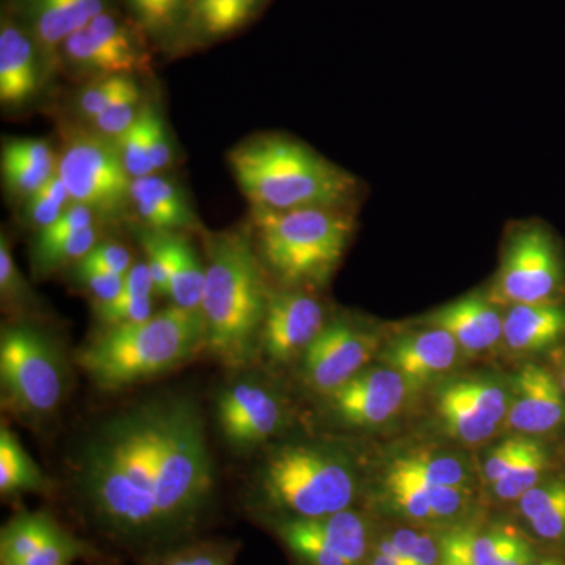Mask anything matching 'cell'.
<instances>
[{"label":"cell","instance_id":"49","mask_svg":"<svg viewBox=\"0 0 565 565\" xmlns=\"http://www.w3.org/2000/svg\"><path fill=\"white\" fill-rule=\"evenodd\" d=\"M440 565H475L470 552V531L459 530L441 537Z\"/></svg>","mask_w":565,"mask_h":565},{"label":"cell","instance_id":"52","mask_svg":"<svg viewBox=\"0 0 565 565\" xmlns=\"http://www.w3.org/2000/svg\"><path fill=\"white\" fill-rule=\"evenodd\" d=\"M534 564V552L531 545L527 544L525 539L520 541L515 552L509 557L508 564L505 565H533Z\"/></svg>","mask_w":565,"mask_h":565},{"label":"cell","instance_id":"25","mask_svg":"<svg viewBox=\"0 0 565 565\" xmlns=\"http://www.w3.org/2000/svg\"><path fill=\"white\" fill-rule=\"evenodd\" d=\"M169 269L172 305L202 313L206 266L188 236L182 233L156 232Z\"/></svg>","mask_w":565,"mask_h":565},{"label":"cell","instance_id":"44","mask_svg":"<svg viewBox=\"0 0 565 565\" xmlns=\"http://www.w3.org/2000/svg\"><path fill=\"white\" fill-rule=\"evenodd\" d=\"M74 277L95 305L109 303L117 299L125 285V275L109 273L102 267L79 262L74 266Z\"/></svg>","mask_w":565,"mask_h":565},{"label":"cell","instance_id":"22","mask_svg":"<svg viewBox=\"0 0 565 565\" xmlns=\"http://www.w3.org/2000/svg\"><path fill=\"white\" fill-rule=\"evenodd\" d=\"M269 0H191L177 46H207L239 32Z\"/></svg>","mask_w":565,"mask_h":565},{"label":"cell","instance_id":"21","mask_svg":"<svg viewBox=\"0 0 565 565\" xmlns=\"http://www.w3.org/2000/svg\"><path fill=\"white\" fill-rule=\"evenodd\" d=\"M43 65L39 50L25 29L11 14L0 24V103L21 107L40 90Z\"/></svg>","mask_w":565,"mask_h":565},{"label":"cell","instance_id":"33","mask_svg":"<svg viewBox=\"0 0 565 565\" xmlns=\"http://www.w3.org/2000/svg\"><path fill=\"white\" fill-rule=\"evenodd\" d=\"M234 553L230 542H193L151 553L143 565H233Z\"/></svg>","mask_w":565,"mask_h":565},{"label":"cell","instance_id":"16","mask_svg":"<svg viewBox=\"0 0 565 565\" xmlns=\"http://www.w3.org/2000/svg\"><path fill=\"white\" fill-rule=\"evenodd\" d=\"M85 555L84 542L63 530L47 512H21L0 534L2 564L73 565Z\"/></svg>","mask_w":565,"mask_h":565},{"label":"cell","instance_id":"47","mask_svg":"<svg viewBox=\"0 0 565 565\" xmlns=\"http://www.w3.org/2000/svg\"><path fill=\"white\" fill-rule=\"evenodd\" d=\"M564 500L565 481L556 479V481L544 482V484L539 482L533 489L527 490L516 503H519L520 514L531 522Z\"/></svg>","mask_w":565,"mask_h":565},{"label":"cell","instance_id":"38","mask_svg":"<svg viewBox=\"0 0 565 565\" xmlns=\"http://www.w3.org/2000/svg\"><path fill=\"white\" fill-rule=\"evenodd\" d=\"M385 487L392 498V503L408 519L416 520V522H437L438 519L429 503V498L415 479L388 468Z\"/></svg>","mask_w":565,"mask_h":565},{"label":"cell","instance_id":"30","mask_svg":"<svg viewBox=\"0 0 565 565\" xmlns=\"http://www.w3.org/2000/svg\"><path fill=\"white\" fill-rule=\"evenodd\" d=\"M285 544L310 565H349L305 519H285L277 525Z\"/></svg>","mask_w":565,"mask_h":565},{"label":"cell","instance_id":"51","mask_svg":"<svg viewBox=\"0 0 565 565\" xmlns=\"http://www.w3.org/2000/svg\"><path fill=\"white\" fill-rule=\"evenodd\" d=\"M412 559L415 565H440V546L429 534L419 533Z\"/></svg>","mask_w":565,"mask_h":565},{"label":"cell","instance_id":"55","mask_svg":"<svg viewBox=\"0 0 565 565\" xmlns=\"http://www.w3.org/2000/svg\"><path fill=\"white\" fill-rule=\"evenodd\" d=\"M2 565H11V564H2Z\"/></svg>","mask_w":565,"mask_h":565},{"label":"cell","instance_id":"34","mask_svg":"<svg viewBox=\"0 0 565 565\" xmlns=\"http://www.w3.org/2000/svg\"><path fill=\"white\" fill-rule=\"evenodd\" d=\"M546 465H548V456L544 446L535 444L522 459L519 460L503 476L500 481L494 482L492 492L498 500L501 501H519L527 492L541 482Z\"/></svg>","mask_w":565,"mask_h":565},{"label":"cell","instance_id":"36","mask_svg":"<svg viewBox=\"0 0 565 565\" xmlns=\"http://www.w3.org/2000/svg\"><path fill=\"white\" fill-rule=\"evenodd\" d=\"M0 299L3 310L9 313H24L39 305L31 286L14 264L6 234L0 239Z\"/></svg>","mask_w":565,"mask_h":565},{"label":"cell","instance_id":"40","mask_svg":"<svg viewBox=\"0 0 565 565\" xmlns=\"http://www.w3.org/2000/svg\"><path fill=\"white\" fill-rule=\"evenodd\" d=\"M152 297L154 296L121 292L117 299L109 303L95 305L93 313H95L96 321L99 322L102 329L143 322L154 315Z\"/></svg>","mask_w":565,"mask_h":565},{"label":"cell","instance_id":"53","mask_svg":"<svg viewBox=\"0 0 565 565\" xmlns=\"http://www.w3.org/2000/svg\"><path fill=\"white\" fill-rule=\"evenodd\" d=\"M556 377L565 393V348L559 349L555 355Z\"/></svg>","mask_w":565,"mask_h":565},{"label":"cell","instance_id":"11","mask_svg":"<svg viewBox=\"0 0 565 565\" xmlns=\"http://www.w3.org/2000/svg\"><path fill=\"white\" fill-rule=\"evenodd\" d=\"M223 385L214 401L215 424L223 444L236 455H248L285 429L286 408L280 394L255 375Z\"/></svg>","mask_w":565,"mask_h":565},{"label":"cell","instance_id":"24","mask_svg":"<svg viewBox=\"0 0 565 565\" xmlns=\"http://www.w3.org/2000/svg\"><path fill=\"white\" fill-rule=\"evenodd\" d=\"M58 156L41 139L9 140L2 150V174L13 195L28 199L57 172Z\"/></svg>","mask_w":565,"mask_h":565},{"label":"cell","instance_id":"54","mask_svg":"<svg viewBox=\"0 0 565 565\" xmlns=\"http://www.w3.org/2000/svg\"><path fill=\"white\" fill-rule=\"evenodd\" d=\"M370 565H397V564L394 563L392 557H388L386 555H382V553L375 552L373 561H371Z\"/></svg>","mask_w":565,"mask_h":565},{"label":"cell","instance_id":"17","mask_svg":"<svg viewBox=\"0 0 565 565\" xmlns=\"http://www.w3.org/2000/svg\"><path fill=\"white\" fill-rule=\"evenodd\" d=\"M107 7L109 0H10V14L31 35L43 71H50L57 65L62 44Z\"/></svg>","mask_w":565,"mask_h":565},{"label":"cell","instance_id":"35","mask_svg":"<svg viewBox=\"0 0 565 565\" xmlns=\"http://www.w3.org/2000/svg\"><path fill=\"white\" fill-rule=\"evenodd\" d=\"M71 196L61 174L55 172L50 180L24 200V221L36 232H43L44 228L52 225L63 214V211L70 206Z\"/></svg>","mask_w":565,"mask_h":565},{"label":"cell","instance_id":"19","mask_svg":"<svg viewBox=\"0 0 565 565\" xmlns=\"http://www.w3.org/2000/svg\"><path fill=\"white\" fill-rule=\"evenodd\" d=\"M401 334L381 352L386 366L404 379L408 388L429 384L455 367L460 348L455 338L437 327Z\"/></svg>","mask_w":565,"mask_h":565},{"label":"cell","instance_id":"1","mask_svg":"<svg viewBox=\"0 0 565 565\" xmlns=\"http://www.w3.org/2000/svg\"><path fill=\"white\" fill-rule=\"evenodd\" d=\"M70 476L82 511L111 541L148 553L180 544L215 497L202 405L166 392L114 412L81 438Z\"/></svg>","mask_w":565,"mask_h":565},{"label":"cell","instance_id":"41","mask_svg":"<svg viewBox=\"0 0 565 565\" xmlns=\"http://www.w3.org/2000/svg\"><path fill=\"white\" fill-rule=\"evenodd\" d=\"M522 535L511 527H497L486 534L470 531V552L475 565H505L515 552Z\"/></svg>","mask_w":565,"mask_h":565},{"label":"cell","instance_id":"42","mask_svg":"<svg viewBox=\"0 0 565 565\" xmlns=\"http://www.w3.org/2000/svg\"><path fill=\"white\" fill-rule=\"evenodd\" d=\"M98 215H96L90 207L79 203H71L70 206L63 211V214L57 221L39 233L32 252L50 248L52 245L68 239V237L74 236V234L84 232V230L90 228V226L98 225Z\"/></svg>","mask_w":565,"mask_h":565},{"label":"cell","instance_id":"7","mask_svg":"<svg viewBox=\"0 0 565 565\" xmlns=\"http://www.w3.org/2000/svg\"><path fill=\"white\" fill-rule=\"evenodd\" d=\"M0 390L7 412L41 424L57 415L70 390V362L57 338L25 319L0 332Z\"/></svg>","mask_w":565,"mask_h":565},{"label":"cell","instance_id":"18","mask_svg":"<svg viewBox=\"0 0 565 565\" xmlns=\"http://www.w3.org/2000/svg\"><path fill=\"white\" fill-rule=\"evenodd\" d=\"M565 422V393L556 374L527 363L512 379L504 426L520 435L552 433Z\"/></svg>","mask_w":565,"mask_h":565},{"label":"cell","instance_id":"4","mask_svg":"<svg viewBox=\"0 0 565 565\" xmlns=\"http://www.w3.org/2000/svg\"><path fill=\"white\" fill-rule=\"evenodd\" d=\"M200 352L202 313L170 305L147 321L99 329L74 360L96 388L117 393L173 373Z\"/></svg>","mask_w":565,"mask_h":565},{"label":"cell","instance_id":"10","mask_svg":"<svg viewBox=\"0 0 565 565\" xmlns=\"http://www.w3.org/2000/svg\"><path fill=\"white\" fill-rule=\"evenodd\" d=\"M147 39L134 22L106 10L62 44L58 61L92 81L148 73L151 55Z\"/></svg>","mask_w":565,"mask_h":565},{"label":"cell","instance_id":"31","mask_svg":"<svg viewBox=\"0 0 565 565\" xmlns=\"http://www.w3.org/2000/svg\"><path fill=\"white\" fill-rule=\"evenodd\" d=\"M131 188L147 193L167 211L172 212L177 221L181 223L182 232H199V230H202V223L193 211L191 200L188 199L184 189L177 181L154 173L150 177L136 178L131 182Z\"/></svg>","mask_w":565,"mask_h":565},{"label":"cell","instance_id":"12","mask_svg":"<svg viewBox=\"0 0 565 565\" xmlns=\"http://www.w3.org/2000/svg\"><path fill=\"white\" fill-rule=\"evenodd\" d=\"M381 351V338L348 318L327 321L322 332L300 360L302 382L311 393L326 397L356 374Z\"/></svg>","mask_w":565,"mask_h":565},{"label":"cell","instance_id":"23","mask_svg":"<svg viewBox=\"0 0 565 565\" xmlns=\"http://www.w3.org/2000/svg\"><path fill=\"white\" fill-rule=\"evenodd\" d=\"M565 337V307L557 302L514 305L504 313L508 351L530 353L552 348Z\"/></svg>","mask_w":565,"mask_h":565},{"label":"cell","instance_id":"27","mask_svg":"<svg viewBox=\"0 0 565 565\" xmlns=\"http://www.w3.org/2000/svg\"><path fill=\"white\" fill-rule=\"evenodd\" d=\"M191 0H128L132 22L148 39L159 43L180 40Z\"/></svg>","mask_w":565,"mask_h":565},{"label":"cell","instance_id":"28","mask_svg":"<svg viewBox=\"0 0 565 565\" xmlns=\"http://www.w3.org/2000/svg\"><path fill=\"white\" fill-rule=\"evenodd\" d=\"M349 565H362L367 552V527L363 516L345 509L322 519H305Z\"/></svg>","mask_w":565,"mask_h":565},{"label":"cell","instance_id":"5","mask_svg":"<svg viewBox=\"0 0 565 565\" xmlns=\"http://www.w3.org/2000/svg\"><path fill=\"white\" fill-rule=\"evenodd\" d=\"M353 226L345 207L273 211L252 206L250 233L264 269L285 288H318L340 266Z\"/></svg>","mask_w":565,"mask_h":565},{"label":"cell","instance_id":"26","mask_svg":"<svg viewBox=\"0 0 565 565\" xmlns=\"http://www.w3.org/2000/svg\"><path fill=\"white\" fill-rule=\"evenodd\" d=\"M51 492V481L40 465L22 446L17 434L2 423L0 427V493L17 497L22 493Z\"/></svg>","mask_w":565,"mask_h":565},{"label":"cell","instance_id":"43","mask_svg":"<svg viewBox=\"0 0 565 565\" xmlns=\"http://www.w3.org/2000/svg\"><path fill=\"white\" fill-rule=\"evenodd\" d=\"M136 84L132 76H107L93 79L92 84L77 96V110L82 117L92 121L111 102H115L118 96L128 92Z\"/></svg>","mask_w":565,"mask_h":565},{"label":"cell","instance_id":"13","mask_svg":"<svg viewBox=\"0 0 565 565\" xmlns=\"http://www.w3.org/2000/svg\"><path fill=\"white\" fill-rule=\"evenodd\" d=\"M322 303L303 289L270 291L259 333L258 356L273 366L302 360L326 327Z\"/></svg>","mask_w":565,"mask_h":565},{"label":"cell","instance_id":"46","mask_svg":"<svg viewBox=\"0 0 565 565\" xmlns=\"http://www.w3.org/2000/svg\"><path fill=\"white\" fill-rule=\"evenodd\" d=\"M145 114H147L151 162L154 166L156 173L163 172L173 162V148L170 143L169 132H167L161 111L158 110L154 104H145Z\"/></svg>","mask_w":565,"mask_h":565},{"label":"cell","instance_id":"9","mask_svg":"<svg viewBox=\"0 0 565 565\" xmlns=\"http://www.w3.org/2000/svg\"><path fill=\"white\" fill-rule=\"evenodd\" d=\"M564 264L555 236L542 223H525L509 237L487 296L498 307L556 302Z\"/></svg>","mask_w":565,"mask_h":565},{"label":"cell","instance_id":"45","mask_svg":"<svg viewBox=\"0 0 565 565\" xmlns=\"http://www.w3.org/2000/svg\"><path fill=\"white\" fill-rule=\"evenodd\" d=\"M535 444H537V441L531 440V438L525 437V435H523V437L505 438L501 444L490 449L489 455H487L481 467L482 478H484L486 482H489L490 486H493L494 482L500 481L503 476L508 475V471L511 470Z\"/></svg>","mask_w":565,"mask_h":565},{"label":"cell","instance_id":"3","mask_svg":"<svg viewBox=\"0 0 565 565\" xmlns=\"http://www.w3.org/2000/svg\"><path fill=\"white\" fill-rule=\"evenodd\" d=\"M228 162L248 202L264 210L348 207L359 188L351 173L282 134L244 140Z\"/></svg>","mask_w":565,"mask_h":565},{"label":"cell","instance_id":"14","mask_svg":"<svg viewBox=\"0 0 565 565\" xmlns=\"http://www.w3.org/2000/svg\"><path fill=\"white\" fill-rule=\"evenodd\" d=\"M509 394L497 379L467 377L446 384L437 397V412L446 433L465 445H481L503 426Z\"/></svg>","mask_w":565,"mask_h":565},{"label":"cell","instance_id":"32","mask_svg":"<svg viewBox=\"0 0 565 565\" xmlns=\"http://www.w3.org/2000/svg\"><path fill=\"white\" fill-rule=\"evenodd\" d=\"M99 241H102V233H99L98 225H95L74 234L62 243L52 245L50 248L32 252L33 270L39 277H47L57 270L65 269L71 264L76 266Z\"/></svg>","mask_w":565,"mask_h":565},{"label":"cell","instance_id":"6","mask_svg":"<svg viewBox=\"0 0 565 565\" xmlns=\"http://www.w3.org/2000/svg\"><path fill=\"white\" fill-rule=\"evenodd\" d=\"M356 475L340 449L289 444L266 456L253 479V493L288 519H322L351 509Z\"/></svg>","mask_w":565,"mask_h":565},{"label":"cell","instance_id":"39","mask_svg":"<svg viewBox=\"0 0 565 565\" xmlns=\"http://www.w3.org/2000/svg\"><path fill=\"white\" fill-rule=\"evenodd\" d=\"M141 92L139 85H132L128 92L118 96L90 121V129L107 139H115L126 129L131 128L132 122L139 118L141 107Z\"/></svg>","mask_w":565,"mask_h":565},{"label":"cell","instance_id":"15","mask_svg":"<svg viewBox=\"0 0 565 565\" xmlns=\"http://www.w3.org/2000/svg\"><path fill=\"white\" fill-rule=\"evenodd\" d=\"M408 392L392 367H366L323 399L333 422L351 429H374L396 418Z\"/></svg>","mask_w":565,"mask_h":565},{"label":"cell","instance_id":"8","mask_svg":"<svg viewBox=\"0 0 565 565\" xmlns=\"http://www.w3.org/2000/svg\"><path fill=\"white\" fill-rule=\"evenodd\" d=\"M57 173L71 202L90 207L99 222H117L131 206L132 178L114 140L88 129L70 131L58 156Z\"/></svg>","mask_w":565,"mask_h":565},{"label":"cell","instance_id":"37","mask_svg":"<svg viewBox=\"0 0 565 565\" xmlns=\"http://www.w3.org/2000/svg\"><path fill=\"white\" fill-rule=\"evenodd\" d=\"M115 147L120 152L126 172L132 180L136 178L154 174V166L151 162L150 145H148L147 114L145 104L141 107L139 118L132 122L131 128L126 129L120 136L115 137Z\"/></svg>","mask_w":565,"mask_h":565},{"label":"cell","instance_id":"50","mask_svg":"<svg viewBox=\"0 0 565 565\" xmlns=\"http://www.w3.org/2000/svg\"><path fill=\"white\" fill-rule=\"evenodd\" d=\"M531 527L535 534L545 541H559L565 537V500L545 514L531 520Z\"/></svg>","mask_w":565,"mask_h":565},{"label":"cell","instance_id":"2","mask_svg":"<svg viewBox=\"0 0 565 565\" xmlns=\"http://www.w3.org/2000/svg\"><path fill=\"white\" fill-rule=\"evenodd\" d=\"M204 352L233 373L258 360L270 289L250 228L204 234Z\"/></svg>","mask_w":565,"mask_h":565},{"label":"cell","instance_id":"20","mask_svg":"<svg viewBox=\"0 0 565 565\" xmlns=\"http://www.w3.org/2000/svg\"><path fill=\"white\" fill-rule=\"evenodd\" d=\"M503 321L500 307L487 294L460 297L426 319L427 326L451 334L457 345L468 353H484L503 343Z\"/></svg>","mask_w":565,"mask_h":565},{"label":"cell","instance_id":"29","mask_svg":"<svg viewBox=\"0 0 565 565\" xmlns=\"http://www.w3.org/2000/svg\"><path fill=\"white\" fill-rule=\"evenodd\" d=\"M390 468L427 482V484L444 487H468L470 484L467 463L451 455L414 452V455L397 457Z\"/></svg>","mask_w":565,"mask_h":565},{"label":"cell","instance_id":"48","mask_svg":"<svg viewBox=\"0 0 565 565\" xmlns=\"http://www.w3.org/2000/svg\"><path fill=\"white\" fill-rule=\"evenodd\" d=\"M82 262L93 264V266L102 267V269L118 275L128 274L134 264L131 253H129L125 245L107 243V241H99Z\"/></svg>","mask_w":565,"mask_h":565}]
</instances>
